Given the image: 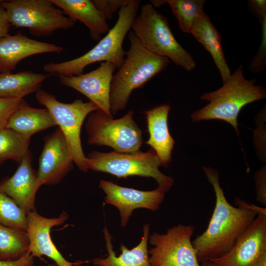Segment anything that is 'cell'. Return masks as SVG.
<instances>
[{
	"label": "cell",
	"mask_w": 266,
	"mask_h": 266,
	"mask_svg": "<svg viewBox=\"0 0 266 266\" xmlns=\"http://www.w3.org/2000/svg\"><path fill=\"white\" fill-rule=\"evenodd\" d=\"M202 168L213 186L216 201L207 229L192 241L199 263L217 258L230 250L263 209L240 200L237 201L238 207L231 205L220 186L218 171L210 167Z\"/></svg>",
	"instance_id": "6da1fadb"
},
{
	"label": "cell",
	"mask_w": 266,
	"mask_h": 266,
	"mask_svg": "<svg viewBox=\"0 0 266 266\" xmlns=\"http://www.w3.org/2000/svg\"><path fill=\"white\" fill-rule=\"evenodd\" d=\"M256 80L246 79L240 65L219 89L202 95L200 99L209 102L191 115L194 122L211 119L221 120L231 124L238 134V115L247 104L266 98V90L256 85Z\"/></svg>",
	"instance_id": "7a4b0ae2"
},
{
	"label": "cell",
	"mask_w": 266,
	"mask_h": 266,
	"mask_svg": "<svg viewBox=\"0 0 266 266\" xmlns=\"http://www.w3.org/2000/svg\"><path fill=\"white\" fill-rule=\"evenodd\" d=\"M129 49L118 71L113 75L110 92L112 115L123 110L132 92L143 86L156 74L165 69L169 60L146 49L132 31L128 35Z\"/></svg>",
	"instance_id": "3957f363"
},
{
	"label": "cell",
	"mask_w": 266,
	"mask_h": 266,
	"mask_svg": "<svg viewBox=\"0 0 266 266\" xmlns=\"http://www.w3.org/2000/svg\"><path fill=\"white\" fill-rule=\"evenodd\" d=\"M140 3L139 0H130L126 5L121 8L113 28L89 51L69 61L46 64L43 67L44 70L51 75L76 76L82 74L88 66L100 62H110L119 68L126 55L123 43L137 16Z\"/></svg>",
	"instance_id": "277c9868"
},
{
	"label": "cell",
	"mask_w": 266,
	"mask_h": 266,
	"mask_svg": "<svg viewBox=\"0 0 266 266\" xmlns=\"http://www.w3.org/2000/svg\"><path fill=\"white\" fill-rule=\"evenodd\" d=\"M131 29L142 45L151 53L171 60L187 71L196 67L192 56L174 36L167 18L150 3L142 6Z\"/></svg>",
	"instance_id": "5b68a950"
},
{
	"label": "cell",
	"mask_w": 266,
	"mask_h": 266,
	"mask_svg": "<svg viewBox=\"0 0 266 266\" xmlns=\"http://www.w3.org/2000/svg\"><path fill=\"white\" fill-rule=\"evenodd\" d=\"M89 169L106 172L118 178L139 176L154 178L158 187L167 192L172 186L174 179L159 169L161 162L155 151L139 150L131 153L116 151L103 153L93 151L86 156Z\"/></svg>",
	"instance_id": "8992f818"
},
{
	"label": "cell",
	"mask_w": 266,
	"mask_h": 266,
	"mask_svg": "<svg viewBox=\"0 0 266 266\" xmlns=\"http://www.w3.org/2000/svg\"><path fill=\"white\" fill-rule=\"evenodd\" d=\"M38 103L48 110L57 125L64 134L70 150L73 162L79 169L87 172L89 169L81 142V129L85 118L99 109L93 102L76 99L71 103L59 101L55 96L39 89L35 94Z\"/></svg>",
	"instance_id": "52a82bcc"
},
{
	"label": "cell",
	"mask_w": 266,
	"mask_h": 266,
	"mask_svg": "<svg viewBox=\"0 0 266 266\" xmlns=\"http://www.w3.org/2000/svg\"><path fill=\"white\" fill-rule=\"evenodd\" d=\"M129 111L122 117L114 119L100 109L89 114L85 124L87 142L90 145L108 146L120 153L139 150L143 144L142 132Z\"/></svg>",
	"instance_id": "ba28073f"
},
{
	"label": "cell",
	"mask_w": 266,
	"mask_h": 266,
	"mask_svg": "<svg viewBox=\"0 0 266 266\" xmlns=\"http://www.w3.org/2000/svg\"><path fill=\"white\" fill-rule=\"evenodd\" d=\"M0 5L6 10L11 25L27 28L34 35H49L75 24L50 0H6Z\"/></svg>",
	"instance_id": "9c48e42d"
},
{
	"label": "cell",
	"mask_w": 266,
	"mask_h": 266,
	"mask_svg": "<svg viewBox=\"0 0 266 266\" xmlns=\"http://www.w3.org/2000/svg\"><path fill=\"white\" fill-rule=\"evenodd\" d=\"M194 231L193 225L178 224L164 234L149 235L151 266H200L191 241Z\"/></svg>",
	"instance_id": "30bf717a"
},
{
	"label": "cell",
	"mask_w": 266,
	"mask_h": 266,
	"mask_svg": "<svg viewBox=\"0 0 266 266\" xmlns=\"http://www.w3.org/2000/svg\"><path fill=\"white\" fill-rule=\"evenodd\" d=\"M266 253V209L263 208L230 250L210 261L222 266H255Z\"/></svg>",
	"instance_id": "8fae6325"
},
{
	"label": "cell",
	"mask_w": 266,
	"mask_h": 266,
	"mask_svg": "<svg viewBox=\"0 0 266 266\" xmlns=\"http://www.w3.org/2000/svg\"><path fill=\"white\" fill-rule=\"evenodd\" d=\"M99 186L105 194V202L114 206L119 210L122 227L127 225L135 209L145 208L153 211L157 210L167 192L159 187L152 191H141L122 187L104 180H100Z\"/></svg>",
	"instance_id": "7c38bea8"
},
{
	"label": "cell",
	"mask_w": 266,
	"mask_h": 266,
	"mask_svg": "<svg viewBox=\"0 0 266 266\" xmlns=\"http://www.w3.org/2000/svg\"><path fill=\"white\" fill-rule=\"evenodd\" d=\"M73 163L66 140L58 128L44 138L37 171L41 186L58 184L73 169Z\"/></svg>",
	"instance_id": "4fadbf2b"
},
{
	"label": "cell",
	"mask_w": 266,
	"mask_h": 266,
	"mask_svg": "<svg viewBox=\"0 0 266 266\" xmlns=\"http://www.w3.org/2000/svg\"><path fill=\"white\" fill-rule=\"evenodd\" d=\"M116 68L113 64L103 62L98 68L86 73L58 77L62 85L83 94L99 109L107 116L113 117L110 112V92Z\"/></svg>",
	"instance_id": "5bb4252c"
},
{
	"label": "cell",
	"mask_w": 266,
	"mask_h": 266,
	"mask_svg": "<svg viewBox=\"0 0 266 266\" xmlns=\"http://www.w3.org/2000/svg\"><path fill=\"white\" fill-rule=\"evenodd\" d=\"M68 218V214L63 211L58 217L46 218L35 209L27 213V229L29 239V252L34 257L45 256L59 266H73L74 262L66 260L53 242L51 229L63 225Z\"/></svg>",
	"instance_id": "9a60e30c"
},
{
	"label": "cell",
	"mask_w": 266,
	"mask_h": 266,
	"mask_svg": "<svg viewBox=\"0 0 266 266\" xmlns=\"http://www.w3.org/2000/svg\"><path fill=\"white\" fill-rule=\"evenodd\" d=\"M30 151L14 174L0 183V191L11 198L26 213L35 209L36 193L41 186L37 172L32 165Z\"/></svg>",
	"instance_id": "2e32d148"
},
{
	"label": "cell",
	"mask_w": 266,
	"mask_h": 266,
	"mask_svg": "<svg viewBox=\"0 0 266 266\" xmlns=\"http://www.w3.org/2000/svg\"><path fill=\"white\" fill-rule=\"evenodd\" d=\"M64 48L57 44L31 39L18 32L0 39V72H10L23 59L44 53H61Z\"/></svg>",
	"instance_id": "e0dca14e"
},
{
	"label": "cell",
	"mask_w": 266,
	"mask_h": 266,
	"mask_svg": "<svg viewBox=\"0 0 266 266\" xmlns=\"http://www.w3.org/2000/svg\"><path fill=\"white\" fill-rule=\"evenodd\" d=\"M170 106L163 104L145 111L149 134L145 143L151 146L161 162V166L167 167L171 161V154L175 140L171 135L167 124Z\"/></svg>",
	"instance_id": "ac0fdd59"
},
{
	"label": "cell",
	"mask_w": 266,
	"mask_h": 266,
	"mask_svg": "<svg viewBox=\"0 0 266 266\" xmlns=\"http://www.w3.org/2000/svg\"><path fill=\"white\" fill-rule=\"evenodd\" d=\"M149 232L150 225H144L143 234L138 244L131 249L121 244V253L117 256L112 243V237L105 227L103 233L108 255L105 258H95L93 264L97 266H151L148 249Z\"/></svg>",
	"instance_id": "d6986e66"
},
{
	"label": "cell",
	"mask_w": 266,
	"mask_h": 266,
	"mask_svg": "<svg viewBox=\"0 0 266 266\" xmlns=\"http://www.w3.org/2000/svg\"><path fill=\"white\" fill-rule=\"evenodd\" d=\"M65 14L75 22L78 20L89 29L94 41L99 40L101 35L107 33L109 27L106 20L91 0H50Z\"/></svg>",
	"instance_id": "ffe728a7"
},
{
	"label": "cell",
	"mask_w": 266,
	"mask_h": 266,
	"mask_svg": "<svg viewBox=\"0 0 266 266\" xmlns=\"http://www.w3.org/2000/svg\"><path fill=\"white\" fill-rule=\"evenodd\" d=\"M191 33L211 54L224 82L231 72L225 57L221 36L204 11L196 19Z\"/></svg>",
	"instance_id": "44dd1931"
},
{
	"label": "cell",
	"mask_w": 266,
	"mask_h": 266,
	"mask_svg": "<svg viewBox=\"0 0 266 266\" xmlns=\"http://www.w3.org/2000/svg\"><path fill=\"white\" fill-rule=\"evenodd\" d=\"M57 124L47 109L31 106L23 99L10 117L6 128L31 137Z\"/></svg>",
	"instance_id": "7402d4cb"
},
{
	"label": "cell",
	"mask_w": 266,
	"mask_h": 266,
	"mask_svg": "<svg viewBox=\"0 0 266 266\" xmlns=\"http://www.w3.org/2000/svg\"><path fill=\"white\" fill-rule=\"evenodd\" d=\"M50 75L30 71L0 73V97L23 99L36 93L40 89L42 82Z\"/></svg>",
	"instance_id": "603a6c76"
},
{
	"label": "cell",
	"mask_w": 266,
	"mask_h": 266,
	"mask_svg": "<svg viewBox=\"0 0 266 266\" xmlns=\"http://www.w3.org/2000/svg\"><path fill=\"white\" fill-rule=\"evenodd\" d=\"M26 231L0 224V261L14 260L29 252Z\"/></svg>",
	"instance_id": "cb8c5ba5"
},
{
	"label": "cell",
	"mask_w": 266,
	"mask_h": 266,
	"mask_svg": "<svg viewBox=\"0 0 266 266\" xmlns=\"http://www.w3.org/2000/svg\"><path fill=\"white\" fill-rule=\"evenodd\" d=\"M31 137L13 130L0 131V165L7 160L15 161L18 165L30 151Z\"/></svg>",
	"instance_id": "d4e9b609"
},
{
	"label": "cell",
	"mask_w": 266,
	"mask_h": 266,
	"mask_svg": "<svg viewBox=\"0 0 266 266\" xmlns=\"http://www.w3.org/2000/svg\"><path fill=\"white\" fill-rule=\"evenodd\" d=\"M166 2L169 4L181 30L191 33L196 19L204 12L205 0H168Z\"/></svg>",
	"instance_id": "484cf974"
},
{
	"label": "cell",
	"mask_w": 266,
	"mask_h": 266,
	"mask_svg": "<svg viewBox=\"0 0 266 266\" xmlns=\"http://www.w3.org/2000/svg\"><path fill=\"white\" fill-rule=\"evenodd\" d=\"M0 224L26 231L27 213L11 198L0 191Z\"/></svg>",
	"instance_id": "4316f807"
},
{
	"label": "cell",
	"mask_w": 266,
	"mask_h": 266,
	"mask_svg": "<svg viewBox=\"0 0 266 266\" xmlns=\"http://www.w3.org/2000/svg\"><path fill=\"white\" fill-rule=\"evenodd\" d=\"M260 23L262 32L261 44L249 65V70L253 73L264 70L266 66V16Z\"/></svg>",
	"instance_id": "83f0119b"
},
{
	"label": "cell",
	"mask_w": 266,
	"mask_h": 266,
	"mask_svg": "<svg viewBox=\"0 0 266 266\" xmlns=\"http://www.w3.org/2000/svg\"><path fill=\"white\" fill-rule=\"evenodd\" d=\"M130 0H92V2L106 20L126 5Z\"/></svg>",
	"instance_id": "f1b7e54d"
},
{
	"label": "cell",
	"mask_w": 266,
	"mask_h": 266,
	"mask_svg": "<svg viewBox=\"0 0 266 266\" xmlns=\"http://www.w3.org/2000/svg\"><path fill=\"white\" fill-rule=\"evenodd\" d=\"M22 99L0 97V131L6 128L10 117Z\"/></svg>",
	"instance_id": "f546056e"
},
{
	"label": "cell",
	"mask_w": 266,
	"mask_h": 266,
	"mask_svg": "<svg viewBox=\"0 0 266 266\" xmlns=\"http://www.w3.org/2000/svg\"><path fill=\"white\" fill-rule=\"evenodd\" d=\"M255 181L257 192V200L266 205V169L263 168L256 173Z\"/></svg>",
	"instance_id": "4dcf8cb0"
},
{
	"label": "cell",
	"mask_w": 266,
	"mask_h": 266,
	"mask_svg": "<svg viewBox=\"0 0 266 266\" xmlns=\"http://www.w3.org/2000/svg\"><path fill=\"white\" fill-rule=\"evenodd\" d=\"M248 4L251 12L258 18L261 22L266 16V0H250L248 1Z\"/></svg>",
	"instance_id": "1f68e13d"
},
{
	"label": "cell",
	"mask_w": 266,
	"mask_h": 266,
	"mask_svg": "<svg viewBox=\"0 0 266 266\" xmlns=\"http://www.w3.org/2000/svg\"><path fill=\"white\" fill-rule=\"evenodd\" d=\"M33 257L29 252L14 260L0 261V266H33Z\"/></svg>",
	"instance_id": "d6a6232c"
},
{
	"label": "cell",
	"mask_w": 266,
	"mask_h": 266,
	"mask_svg": "<svg viewBox=\"0 0 266 266\" xmlns=\"http://www.w3.org/2000/svg\"><path fill=\"white\" fill-rule=\"evenodd\" d=\"M10 26L7 12L0 5V39L8 35Z\"/></svg>",
	"instance_id": "836d02e7"
},
{
	"label": "cell",
	"mask_w": 266,
	"mask_h": 266,
	"mask_svg": "<svg viewBox=\"0 0 266 266\" xmlns=\"http://www.w3.org/2000/svg\"><path fill=\"white\" fill-rule=\"evenodd\" d=\"M255 266H266V253L261 257Z\"/></svg>",
	"instance_id": "e575fe53"
},
{
	"label": "cell",
	"mask_w": 266,
	"mask_h": 266,
	"mask_svg": "<svg viewBox=\"0 0 266 266\" xmlns=\"http://www.w3.org/2000/svg\"><path fill=\"white\" fill-rule=\"evenodd\" d=\"M200 266H222L219 264L212 262L210 261H205L201 262Z\"/></svg>",
	"instance_id": "d590c367"
},
{
	"label": "cell",
	"mask_w": 266,
	"mask_h": 266,
	"mask_svg": "<svg viewBox=\"0 0 266 266\" xmlns=\"http://www.w3.org/2000/svg\"><path fill=\"white\" fill-rule=\"evenodd\" d=\"M88 262V261H83L81 260H77L75 262H74V264L73 265V266H82V265L85 263ZM49 266H59L57 265L56 263H53L52 264H50L49 265Z\"/></svg>",
	"instance_id": "8d00e7d4"
},
{
	"label": "cell",
	"mask_w": 266,
	"mask_h": 266,
	"mask_svg": "<svg viewBox=\"0 0 266 266\" xmlns=\"http://www.w3.org/2000/svg\"><path fill=\"white\" fill-rule=\"evenodd\" d=\"M3 0H0V3Z\"/></svg>",
	"instance_id": "74e56055"
}]
</instances>
